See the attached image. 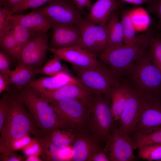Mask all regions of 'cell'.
Listing matches in <instances>:
<instances>
[{
    "label": "cell",
    "instance_id": "5",
    "mask_svg": "<svg viewBox=\"0 0 161 161\" xmlns=\"http://www.w3.org/2000/svg\"><path fill=\"white\" fill-rule=\"evenodd\" d=\"M79 82L92 94H101L111 101L110 94L121 78L111 68L100 62L85 68L75 67Z\"/></svg>",
    "mask_w": 161,
    "mask_h": 161
},
{
    "label": "cell",
    "instance_id": "46",
    "mask_svg": "<svg viewBox=\"0 0 161 161\" xmlns=\"http://www.w3.org/2000/svg\"><path fill=\"white\" fill-rule=\"evenodd\" d=\"M42 161L41 159L39 156L32 155L26 157L25 161Z\"/></svg>",
    "mask_w": 161,
    "mask_h": 161
},
{
    "label": "cell",
    "instance_id": "42",
    "mask_svg": "<svg viewBox=\"0 0 161 161\" xmlns=\"http://www.w3.org/2000/svg\"><path fill=\"white\" fill-rule=\"evenodd\" d=\"M91 161H110L107 149L104 146L93 157Z\"/></svg>",
    "mask_w": 161,
    "mask_h": 161
},
{
    "label": "cell",
    "instance_id": "28",
    "mask_svg": "<svg viewBox=\"0 0 161 161\" xmlns=\"http://www.w3.org/2000/svg\"><path fill=\"white\" fill-rule=\"evenodd\" d=\"M133 11L132 9L126 10L121 15L120 22L123 29L124 44L134 41L137 37L135 35V30L132 18Z\"/></svg>",
    "mask_w": 161,
    "mask_h": 161
},
{
    "label": "cell",
    "instance_id": "13",
    "mask_svg": "<svg viewBox=\"0 0 161 161\" xmlns=\"http://www.w3.org/2000/svg\"><path fill=\"white\" fill-rule=\"evenodd\" d=\"M104 143L87 129L75 131L71 147L72 161H91L93 157L104 146Z\"/></svg>",
    "mask_w": 161,
    "mask_h": 161
},
{
    "label": "cell",
    "instance_id": "10",
    "mask_svg": "<svg viewBox=\"0 0 161 161\" xmlns=\"http://www.w3.org/2000/svg\"><path fill=\"white\" fill-rule=\"evenodd\" d=\"M142 96L140 115L131 135L161 127V95Z\"/></svg>",
    "mask_w": 161,
    "mask_h": 161
},
{
    "label": "cell",
    "instance_id": "45",
    "mask_svg": "<svg viewBox=\"0 0 161 161\" xmlns=\"http://www.w3.org/2000/svg\"><path fill=\"white\" fill-rule=\"evenodd\" d=\"M123 3H128L136 5H139L145 3H148L150 0H120Z\"/></svg>",
    "mask_w": 161,
    "mask_h": 161
},
{
    "label": "cell",
    "instance_id": "36",
    "mask_svg": "<svg viewBox=\"0 0 161 161\" xmlns=\"http://www.w3.org/2000/svg\"><path fill=\"white\" fill-rule=\"evenodd\" d=\"M26 157L15 153L9 148L4 147L0 151L1 161H25Z\"/></svg>",
    "mask_w": 161,
    "mask_h": 161
},
{
    "label": "cell",
    "instance_id": "16",
    "mask_svg": "<svg viewBox=\"0 0 161 161\" xmlns=\"http://www.w3.org/2000/svg\"><path fill=\"white\" fill-rule=\"evenodd\" d=\"M48 50L60 59L65 61L75 67L85 68L97 65L100 62L91 53L79 47L62 49L49 48Z\"/></svg>",
    "mask_w": 161,
    "mask_h": 161
},
{
    "label": "cell",
    "instance_id": "32",
    "mask_svg": "<svg viewBox=\"0 0 161 161\" xmlns=\"http://www.w3.org/2000/svg\"><path fill=\"white\" fill-rule=\"evenodd\" d=\"M0 45L2 51L9 56L16 58V43L12 30L0 38Z\"/></svg>",
    "mask_w": 161,
    "mask_h": 161
},
{
    "label": "cell",
    "instance_id": "30",
    "mask_svg": "<svg viewBox=\"0 0 161 161\" xmlns=\"http://www.w3.org/2000/svg\"><path fill=\"white\" fill-rule=\"evenodd\" d=\"M149 47L154 64L161 72V35H153Z\"/></svg>",
    "mask_w": 161,
    "mask_h": 161
},
{
    "label": "cell",
    "instance_id": "43",
    "mask_svg": "<svg viewBox=\"0 0 161 161\" xmlns=\"http://www.w3.org/2000/svg\"><path fill=\"white\" fill-rule=\"evenodd\" d=\"M10 84L9 75L0 73V93L4 91L9 92Z\"/></svg>",
    "mask_w": 161,
    "mask_h": 161
},
{
    "label": "cell",
    "instance_id": "41",
    "mask_svg": "<svg viewBox=\"0 0 161 161\" xmlns=\"http://www.w3.org/2000/svg\"><path fill=\"white\" fill-rule=\"evenodd\" d=\"M25 1V0H1L0 6L11 12Z\"/></svg>",
    "mask_w": 161,
    "mask_h": 161
},
{
    "label": "cell",
    "instance_id": "4",
    "mask_svg": "<svg viewBox=\"0 0 161 161\" xmlns=\"http://www.w3.org/2000/svg\"><path fill=\"white\" fill-rule=\"evenodd\" d=\"M152 35L149 32L137 36L134 41L100 53L97 57L121 78L137 58L149 47Z\"/></svg>",
    "mask_w": 161,
    "mask_h": 161
},
{
    "label": "cell",
    "instance_id": "39",
    "mask_svg": "<svg viewBox=\"0 0 161 161\" xmlns=\"http://www.w3.org/2000/svg\"><path fill=\"white\" fill-rule=\"evenodd\" d=\"M30 135L27 134L13 140L7 147L6 148H9L14 151L22 150L31 141L32 138Z\"/></svg>",
    "mask_w": 161,
    "mask_h": 161
},
{
    "label": "cell",
    "instance_id": "34",
    "mask_svg": "<svg viewBox=\"0 0 161 161\" xmlns=\"http://www.w3.org/2000/svg\"><path fill=\"white\" fill-rule=\"evenodd\" d=\"M10 92L3 93L0 100V132L3 129L11 99Z\"/></svg>",
    "mask_w": 161,
    "mask_h": 161
},
{
    "label": "cell",
    "instance_id": "44",
    "mask_svg": "<svg viewBox=\"0 0 161 161\" xmlns=\"http://www.w3.org/2000/svg\"><path fill=\"white\" fill-rule=\"evenodd\" d=\"M77 7L81 10L84 8L90 9L92 5L91 0H73Z\"/></svg>",
    "mask_w": 161,
    "mask_h": 161
},
{
    "label": "cell",
    "instance_id": "2",
    "mask_svg": "<svg viewBox=\"0 0 161 161\" xmlns=\"http://www.w3.org/2000/svg\"><path fill=\"white\" fill-rule=\"evenodd\" d=\"M146 50L121 78L125 80L142 95H161V72L154 64L150 50Z\"/></svg>",
    "mask_w": 161,
    "mask_h": 161
},
{
    "label": "cell",
    "instance_id": "22",
    "mask_svg": "<svg viewBox=\"0 0 161 161\" xmlns=\"http://www.w3.org/2000/svg\"><path fill=\"white\" fill-rule=\"evenodd\" d=\"M126 82L121 78L120 82L112 90L110 98L111 109L115 122H117L125 107L127 99Z\"/></svg>",
    "mask_w": 161,
    "mask_h": 161
},
{
    "label": "cell",
    "instance_id": "20",
    "mask_svg": "<svg viewBox=\"0 0 161 161\" xmlns=\"http://www.w3.org/2000/svg\"><path fill=\"white\" fill-rule=\"evenodd\" d=\"M9 18L33 32L47 33L52 26V24L44 15L35 10L26 14L10 15Z\"/></svg>",
    "mask_w": 161,
    "mask_h": 161
},
{
    "label": "cell",
    "instance_id": "31",
    "mask_svg": "<svg viewBox=\"0 0 161 161\" xmlns=\"http://www.w3.org/2000/svg\"><path fill=\"white\" fill-rule=\"evenodd\" d=\"M60 59L57 56L48 60L37 71V74H42L49 76L54 75L64 69L60 61Z\"/></svg>",
    "mask_w": 161,
    "mask_h": 161
},
{
    "label": "cell",
    "instance_id": "25",
    "mask_svg": "<svg viewBox=\"0 0 161 161\" xmlns=\"http://www.w3.org/2000/svg\"><path fill=\"white\" fill-rule=\"evenodd\" d=\"M75 131L65 126L54 129L47 136L55 145L64 149L71 146Z\"/></svg>",
    "mask_w": 161,
    "mask_h": 161
},
{
    "label": "cell",
    "instance_id": "19",
    "mask_svg": "<svg viewBox=\"0 0 161 161\" xmlns=\"http://www.w3.org/2000/svg\"><path fill=\"white\" fill-rule=\"evenodd\" d=\"M78 80L64 69L52 76L33 79L28 85L39 92L55 89Z\"/></svg>",
    "mask_w": 161,
    "mask_h": 161
},
{
    "label": "cell",
    "instance_id": "35",
    "mask_svg": "<svg viewBox=\"0 0 161 161\" xmlns=\"http://www.w3.org/2000/svg\"><path fill=\"white\" fill-rule=\"evenodd\" d=\"M50 0H25L20 5L10 12L11 15L29 9H36L48 3Z\"/></svg>",
    "mask_w": 161,
    "mask_h": 161
},
{
    "label": "cell",
    "instance_id": "11",
    "mask_svg": "<svg viewBox=\"0 0 161 161\" xmlns=\"http://www.w3.org/2000/svg\"><path fill=\"white\" fill-rule=\"evenodd\" d=\"M48 38L47 33L35 32L17 57L18 63L41 67L49 48Z\"/></svg>",
    "mask_w": 161,
    "mask_h": 161
},
{
    "label": "cell",
    "instance_id": "1",
    "mask_svg": "<svg viewBox=\"0 0 161 161\" xmlns=\"http://www.w3.org/2000/svg\"><path fill=\"white\" fill-rule=\"evenodd\" d=\"M8 110L0 133V150L27 134L37 139L45 135L36 125L18 93H11Z\"/></svg>",
    "mask_w": 161,
    "mask_h": 161
},
{
    "label": "cell",
    "instance_id": "8",
    "mask_svg": "<svg viewBox=\"0 0 161 161\" xmlns=\"http://www.w3.org/2000/svg\"><path fill=\"white\" fill-rule=\"evenodd\" d=\"M35 10L52 24L79 27L85 19L83 10L77 7L73 0H50L45 6Z\"/></svg>",
    "mask_w": 161,
    "mask_h": 161
},
{
    "label": "cell",
    "instance_id": "17",
    "mask_svg": "<svg viewBox=\"0 0 161 161\" xmlns=\"http://www.w3.org/2000/svg\"><path fill=\"white\" fill-rule=\"evenodd\" d=\"M52 27L51 43L52 47L62 49L80 46L81 30L79 27L53 24Z\"/></svg>",
    "mask_w": 161,
    "mask_h": 161
},
{
    "label": "cell",
    "instance_id": "38",
    "mask_svg": "<svg viewBox=\"0 0 161 161\" xmlns=\"http://www.w3.org/2000/svg\"><path fill=\"white\" fill-rule=\"evenodd\" d=\"M147 9L157 16L158 19L157 28L161 30V0H150Z\"/></svg>",
    "mask_w": 161,
    "mask_h": 161
},
{
    "label": "cell",
    "instance_id": "3",
    "mask_svg": "<svg viewBox=\"0 0 161 161\" xmlns=\"http://www.w3.org/2000/svg\"><path fill=\"white\" fill-rule=\"evenodd\" d=\"M18 94L38 127L44 135L58 128L66 126L49 103L28 85Z\"/></svg>",
    "mask_w": 161,
    "mask_h": 161
},
{
    "label": "cell",
    "instance_id": "12",
    "mask_svg": "<svg viewBox=\"0 0 161 161\" xmlns=\"http://www.w3.org/2000/svg\"><path fill=\"white\" fill-rule=\"evenodd\" d=\"M125 81L127 87V99L124 109L117 122L121 132L125 135L130 136L140 117L142 96Z\"/></svg>",
    "mask_w": 161,
    "mask_h": 161
},
{
    "label": "cell",
    "instance_id": "21",
    "mask_svg": "<svg viewBox=\"0 0 161 161\" xmlns=\"http://www.w3.org/2000/svg\"><path fill=\"white\" fill-rule=\"evenodd\" d=\"M41 148L42 161H72V157L66 154L72 152L71 147L63 149L55 145L47 135L37 139Z\"/></svg>",
    "mask_w": 161,
    "mask_h": 161
},
{
    "label": "cell",
    "instance_id": "15",
    "mask_svg": "<svg viewBox=\"0 0 161 161\" xmlns=\"http://www.w3.org/2000/svg\"><path fill=\"white\" fill-rule=\"evenodd\" d=\"M37 92L49 103L64 99H72L79 100L88 106L93 95L85 89L78 80L55 89Z\"/></svg>",
    "mask_w": 161,
    "mask_h": 161
},
{
    "label": "cell",
    "instance_id": "14",
    "mask_svg": "<svg viewBox=\"0 0 161 161\" xmlns=\"http://www.w3.org/2000/svg\"><path fill=\"white\" fill-rule=\"evenodd\" d=\"M105 146L108 150L110 161H133L137 159L134 154L131 136L122 134L115 123L110 139Z\"/></svg>",
    "mask_w": 161,
    "mask_h": 161
},
{
    "label": "cell",
    "instance_id": "6",
    "mask_svg": "<svg viewBox=\"0 0 161 161\" xmlns=\"http://www.w3.org/2000/svg\"><path fill=\"white\" fill-rule=\"evenodd\" d=\"M115 122L111 101L101 94H93L88 105L87 129L105 144L110 139Z\"/></svg>",
    "mask_w": 161,
    "mask_h": 161
},
{
    "label": "cell",
    "instance_id": "18",
    "mask_svg": "<svg viewBox=\"0 0 161 161\" xmlns=\"http://www.w3.org/2000/svg\"><path fill=\"white\" fill-rule=\"evenodd\" d=\"M123 4L118 0H97L92 5L85 19L95 24L106 26L112 16Z\"/></svg>",
    "mask_w": 161,
    "mask_h": 161
},
{
    "label": "cell",
    "instance_id": "26",
    "mask_svg": "<svg viewBox=\"0 0 161 161\" xmlns=\"http://www.w3.org/2000/svg\"><path fill=\"white\" fill-rule=\"evenodd\" d=\"M131 136L134 150L147 144H161V127Z\"/></svg>",
    "mask_w": 161,
    "mask_h": 161
},
{
    "label": "cell",
    "instance_id": "23",
    "mask_svg": "<svg viewBox=\"0 0 161 161\" xmlns=\"http://www.w3.org/2000/svg\"><path fill=\"white\" fill-rule=\"evenodd\" d=\"M39 68L36 66L18 63L15 69L11 70L10 74V84L23 88L34 79L38 74L37 71Z\"/></svg>",
    "mask_w": 161,
    "mask_h": 161
},
{
    "label": "cell",
    "instance_id": "9",
    "mask_svg": "<svg viewBox=\"0 0 161 161\" xmlns=\"http://www.w3.org/2000/svg\"><path fill=\"white\" fill-rule=\"evenodd\" d=\"M79 27L81 30L79 47L97 58L100 53L110 50L106 26L95 24L85 19Z\"/></svg>",
    "mask_w": 161,
    "mask_h": 161
},
{
    "label": "cell",
    "instance_id": "29",
    "mask_svg": "<svg viewBox=\"0 0 161 161\" xmlns=\"http://www.w3.org/2000/svg\"><path fill=\"white\" fill-rule=\"evenodd\" d=\"M140 159L149 161H161V144H151L144 145L138 149Z\"/></svg>",
    "mask_w": 161,
    "mask_h": 161
},
{
    "label": "cell",
    "instance_id": "37",
    "mask_svg": "<svg viewBox=\"0 0 161 161\" xmlns=\"http://www.w3.org/2000/svg\"><path fill=\"white\" fill-rule=\"evenodd\" d=\"M22 150L26 157L32 155L39 156L41 153L40 145L38 139L35 137L32 138L30 143Z\"/></svg>",
    "mask_w": 161,
    "mask_h": 161
},
{
    "label": "cell",
    "instance_id": "27",
    "mask_svg": "<svg viewBox=\"0 0 161 161\" xmlns=\"http://www.w3.org/2000/svg\"><path fill=\"white\" fill-rule=\"evenodd\" d=\"M12 21L13 26L12 30L16 43V59L22 49L29 41L35 32L30 30L17 22Z\"/></svg>",
    "mask_w": 161,
    "mask_h": 161
},
{
    "label": "cell",
    "instance_id": "40",
    "mask_svg": "<svg viewBox=\"0 0 161 161\" xmlns=\"http://www.w3.org/2000/svg\"><path fill=\"white\" fill-rule=\"evenodd\" d=\"M9 56L3 51L0 52V73L9 75L11 71L10 69Z\"/></svg>",
    "mask_w": 161,
    "mask_h": 161
},
{
    "label": "cell",
    "instance_id": "33",
    "mask_svg": "<svg viewBox=\"0 0 161 161\" xmlns=\"http://www.w3.org/2000/svg\"><path fill=\"white\" fill-rule=\"evenodd\" d=\"M10 11L0 6V38L10 32L12 29L13 22L9 18Z\"/></svg>",
    "mask_w": 161,
    "mask_h": 161
},
{
    "label": "cell",
    "instance_id": "7",
    "mask_svg": "<svg viewBox=\"0 0 161 161\" xmlns=\"http://www.w3.org/2000/svg\"><path fill=\"white\" fill-rule=\"evenodd\" d=\"M49 104L66 126L75 131L87 129L88 106L79 100L72 99Z\"/></svg>",
    "mask_w": 161,
    "mask_h": 161
},
{
    "label": "cell",
    "instance_id": "24",
    "mask_svg": "<svg viewBox=\"0 0 161 161\" xmlns=\"http://www.w3.org/2000/svg\"><path fill=\"white\" fill-rule=\"evenodd\" d=\"M106 27L110 50L124 44L123 29L120 21L119 20L117 12L111 17L107 24Z\"/></svg>",
    "mask_w": 161,
    "mask_h": 161
}]
</instances>
